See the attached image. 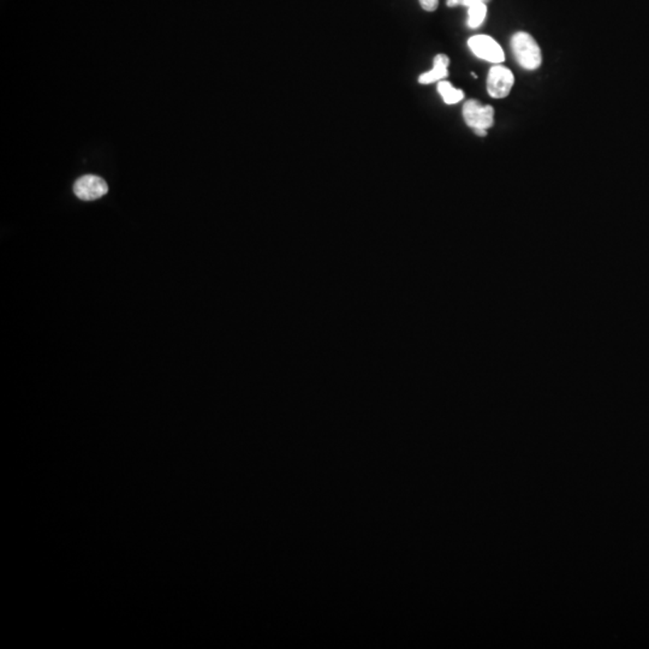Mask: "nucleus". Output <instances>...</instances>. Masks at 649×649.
I'll return each mask as SVG.
<instances>
[{"label":"nucleus","mask_w":649,"mask_h":649,"mask_svg":"<svg viewBox=\"0 0 649 649\" xmlns=\"http://www.w3.org/2000/svg\"><path fill=\"white\" fill-rule=\"evenodd\" d=\"M511 48L517 63L525 70H536L541 65V50L535 39L528 33H516L511 39Z\"/></svg>","instance_id":"f257e3e1"},{"label":"nucleus","mask_w":649,"mask_h":649,"mask_svg":"<svg viewBox=\"0 0 649 649\" xmlns=\"http://www.w3.org/2000/svg\"><path fill=\"white\" fill-rule=\"evenodd\" d=\"M463 118L466 124L474 129H489L494 123V109L482 106L477 100H469L463 106Z\"/></svg>","instance_id":"f03ea898"},{"label":"nucleus","mask_w":649,"mask_h":649,"mask_svg":"<svg viewBox=\"0 0 649 649\" xmlns=\"http://www.w3.org/2000/svg\"><path fill=\"white\" fill-rule=\"evenodd\" d=\"M515 77L508 67L494 65L491 67L487 77V92L494 99H504L513 89Z\"/></svg>","instance_id":"7ed1b4c3"},{"label":"nucleus","mask_w":649,"mask_h":649,"mask_svg":"<svg viewBox=\"0 0 649 649\" xmlns=\"http://www.w3.org/2000/svg\"><path fill=\"white\" fill-rule=\"evenodd\" d=\"M468 46L474 55L489 63H503L505 55L503 48L496 40L489 36H475L468 40Z\"/></svg>","instance_id":"20e7f679"},{"label":"nucleus","mask_w":649,"mask_h":649,"mask_svg":"<svg viewBox=\"0 0 649 649\" xmlns=\"http://www.w3.org/2000/svg\"><path fill=\"white\" fill-rule=\"evenodd\" d=\"M109 192V185L102 177L94 175H87L76 180L74 184L75 195L83 201H93L106 195Z\"/></svg>","instance_id":"39448f33"},{"label":"nucleus","mask_w":649,"mask_h":649,"mask_svg":"<svg viewBox=\"0 0 649 649\" xmlns=\"http://www.w3.org/2000/svg\"><path fill=\"white\" fill-rule=\"evenodd\" d=\"M450 65V58L447 55H437L433 60V69L421 75L419 77V82L421 84H430V83L442 81L449 76L447 67Z\"/></svg>","instance_id":"423d86ee"},{"label":"nucleus","mask_w":649,"mask_h":649,"mask_svg":"<svg viewBox=\"0 0 649 649\" xmlns=\"http://www.w3.org/2000/svg\"><path fill=\"white\" fill-rule=\"evenodd\" d=\"M438 92L439 94L442 95V100L447 105H454V104H457V102H461L462 99L464 98V94L461 89H456L454 87H452L450 82L447 81H440L438 83Z\"/></svg>","instance_id":"0eeeda50"},{"label":"nucleus","mask_w":649,"mask_h":649,"mask_svg":"<svg viewBox=\"0 0 649 649\" xmlns=\"http://www.w3.org/2000/svg\"><path fill=\"white\" fill-rule=\"evenodd\" d=\"M487 15V6L486 3H477L468 8V26L471 29H476L480 27Z\"/></svg>","instance_id":"6e6552de"},{"label":"nucleus","mask_w":649,"mask_h":649,"mask_svg":"<svg viewBox=\"0 0 649 649\" xmlns=\"http://www.w3.org/2000/svg\"><path fill=\"white\" fill-rule=\"evenodd\" d=\"M487 1H489V0H446V5L449 8H454L458 5H463V6L470 8L471 5L477 4V3H487Z\"/></svg>","instance_id":"1a4fd4ad"},{"label":"nucleus","mask_w":649,"mask_h":649,"mask_svg":"<svg viewBox=\"0 0 649 649\" xmlns=\"http://www.w3.org/2000/svg\"><path fill=\"white\" fill-rule=\"evenodd\" d=\"M419 1L421 8L426 11H435L439 6V0H419Z\"/></svg>","instance_id":"9d476101"},{"label":"nucleus","mask_w":649,"mask_h":649,"mask_svg":"<svg viewBox=\"0 0 649 649\" xmlns=\"http://www.w3.org/2000/svg\"><path fill=\"white\" fill-rule=\"evenodd\" d=\"M474 133H476L477 136H486L487 135V130L486 129H474Z\"/></svg>","instance_id":"9b49d317"}]
</instances>
